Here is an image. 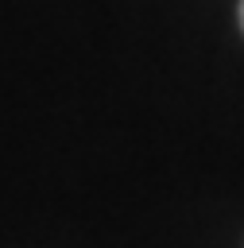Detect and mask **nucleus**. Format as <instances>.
Returning a JSON list of instances; mask_svg holds the SVG:
<instances>
[{
    "instance_id": "nucleus-1",
    "label": "nucleus",
    "mask_w": 244,
    "mask_h": 248,
    "mask_svg": "<svg viewBox=\"0 0 244 248\" xmlns=\"http://www.w3.org/2000/svg\"><path fill=\"white\" fill-rule=\"evenodd\" d=\"M240 31H244V0H240Z\"/></svg>"
}]
</instances>
